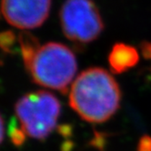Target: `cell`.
<instances>
[{"mask_svg":"<svg viewBox=\"0 0 151 151\" xmlns=\"http://www.w3.org/2000/svg\"><path fill=\"white\" fill-rule=\"evenodd\" d=\"M138 53L131 46L116 44L109 54V65L113 72L123 73L134 67L138 61Z\"/></svg>","mask_w":151,"mask_h":151,"instance_id":"cell-6","label":"cell"},{"mask_svg":"<svg viewBox=\"0 0 151 151\" xmlns=\"http://www.w3.org/2000/svg\"><path fill=\"white\" fill-rule=\"evenodd\" d=\"M65 36L78 43H89L98 38L104 25L98 7L92 0H66L60 11Z\"/></svg>","mask_w":151,"mask_h":151,"instance_id":"cell-4","label":"cell"},{"mask_svg":"<svg viewBox=\"0 0 151 151\" xmlns=\"http://www.w3.org/2000/svg\"><path fill=\"white\" fill-rule=\"evenodd\" d=\"M137 151H151V137L145 136L140 139Z\"/></svg>","mask_w":151,"mask_h":151,"instance_id":"cell-8","label":"cell"},{"mask_svg":"<svg viewBox=\"0 0 151 151\" xmlns=\"http://www.w3.org/2000/svg\"><path fill=\"white\" fill-rule=\"evenodd\" d=\"M143 53L147 59L151 60V44H145L143 46Z\"/></svg>","mask_w":151,"mask_h":151,"instance_id":"cell-9","label":"cell"},{"mask_svg":"<svg viewBox=\"0 0 151 151\" xmlns=\"http://www.w3.org/2000/svg\"><path fill=\"white\" fill-rule=\"evenodd\" d=\"M61 106L55 96L37 91L22 96L16 104V114L21 129L30 137L45 139L56 127Z\"/></svg>","mask_w":151,"mask_h":151,"instance_id":"cell-3","label":"cell"},{"mask_svg":"<svg viewBox=\"0 0 151 151\" xmlns=\"http://www.w3.org/2000/svg\"><path fill=\"white\" fill-rule=\"evenodd\" d=\"M23 60L37 84L62 93L68 91L78 69L73 52L63 44L55 42L39 45Z\"/></svg>","mask_w":151,"mask_h":151,"instance_id":"cell-2","label":"cell"},{"mask_svg":"<svg viewBox=\"0 0 151 151\" xmlns=\"http://www.w3.org/2000/svg\"><path fill=\"white\" fill-rule=\"evenodd\" d=\"M51 0H1V11L7 22L20 29L41 26L48 17Z\"/></svg>","mask_w":151,"mask_h":151,"instance_id":"cell-5","label":"cell"},{"mask_svg":"<svg viewBox=\"0 0 151 151\" xmlns=\"http://www.w3.org/2000/svg\"><path fill=\"white\" fill-rule=\"evenodd\" d=\"M120 99V88L116 79L99 68L83 71L70 86V106L91 123L109 119L119 107Z\"/></svg>","mask_w":151,"mask_h":151,"instance_id":"cell-1","label":"cell"},{"mask_svg":"<svg viewBox=\"0 0 151 151\" xmlns=\"http://www.w3.org/2000/svg\"><path fill=\"white\" fill-rule=\"evenodd\" d=\"M4 138V123L1 116H0V144L2 143Z\"/></svg>","mask_w":151,"mask_h":151,"instance_id":"cell-10","label":"cell"},{"mask_svg":"<svg viewBox=\"0 0 151 151\" xmlns=\"http://www.w3.org/2000/svg\"><path fill=\"white\" fill-rule=\"evenodd\" d=\"M9 136L11 141L17 147L22 146L26 139V134L21 128H18L17 124H11L9 128Z\"/></svg>","mask_w":151,"mask_h":151,"instance_id":"cell-7","label":"cell"}]
</instances>
